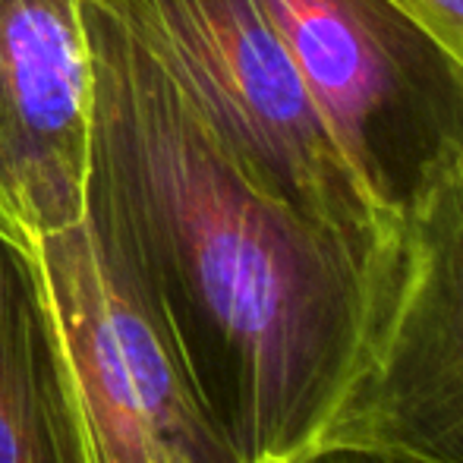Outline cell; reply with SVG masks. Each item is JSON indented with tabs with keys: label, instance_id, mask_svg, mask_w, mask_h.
Segmentation results:
<instances>
[{
	"label": "cell",
	"instance_id": "cell-3",
	"mask_svg": "<svg viewBox=\"0 0 463 463\" xmlns=\"http://www.w3.org/2000/svg\"><path fill=\"white\" fill-rule=\"evenodd\" d=\"M369 199L401 214L463 155V57L403 0H262Z\"/></svg>",
	"mask_w": 463,
	"mask_h": 463
},
{
	"label": "cell",
	"instance_id": "cell-5",
	"mask_svg": "<svg viewBox=\"0 0 463 463\" xmlns=\"http://www.w3.org/2000/svg\"><path fill=\"white\" fill-rule=\"evenodd\" d=\"M325 448L382 463H463V155L401 214L375 341Z\"/></svg>",
	"mask_w": 463,
	"mask_h": 463
},
{
	"label": "cell",
	"instance_id": "cell-6",
	"mask_svg": "<svg viewBox=\"0 0 463 463\" xmlns=\"http://www.w3.org/2000/svg\"><path fill=\"white\" fill-rule=\"evenodd\" d=\"M92 123L86 0H0V233L16 246L86 214Z\"/></svg>",
	"mask_w": 463,
	"mask_h": 463
},
{
	"label": "cell",
	"instance_id": "cell-1",
	"mask_svg": "<svg viewBox=\"0 0 463 463\" xmlns=\"http://www.w3.org/2000/svg\"><path fill=\"white\" fill-rule=\"evenodd\" d=\"M86 25L89 208L240 463L309 460L369 360L397 246L347 237L262 189L92 4Z\"/></svg>",
	"mask_w": 463,
	"mask_h": 463
},
{
	"label": "cell",
	"instance_id": "cell-8",
	"mask_svg": "<svg viewBox=\"0 0 463 463\" xmlns=\"http://www.w3.org/2000/svg\"><path fill=\"white\" fill-rule=\"evenodd\" d=\"M463 57V0H403Z\"/></svg>",
	"mask_w": 463,
	"mask_h": 463
},
{
	"label": "cell",
	"instance_id": "cell-2",
	"mask_svg": "<svg viewBox=\"0 0 463 463\" xmlns=\"http://www.w3.org/2000/svg\"><path fill=\"white\" fill-rule=\"evenodd\" d=\"M110 19L262 189L372 246L401 224L350 171L262 0H86Z\"/></svg>",
	"mask_w": 463,
	"mask_h": 463
},
{
	"label": "cell",
	"instance_id": "cell-9",
	"mask_svg": "<svg viewBox=\"0 0 463 463\" xmlns=\"http://www.w3.org/2000/svg\"><path fill=\"white\" fill-rule=\"evenodd\" d=\"M303 463H382L369 454H360V451H344V448H325V451L312 454L309 460Z\"/></svg>",
	"mask_w": 463,
	"mask_h": 463
},
{
	"label": "cell",
	"instance_id": "cell-7",
	"mask_svg": "<svg viewBox=\"0 0 463 463\" xmlns=\"http://www.w3.org/2000/svg\"><path fill=\"white\" fill-rule=\"evenodd\" d=\"M0 463H98L29 252L0 233Z\"/></svg>",
	"mask_w": 463,
	"mask_h": 463
},
{
	"label": "cell",
	"instance_id": "cell-4",
	"mask_svg": "<svg viewBox=\"0 0 463 463\" xmlns=\"http://www.w3.org/2000/svg\"><path fill=\"white\" fill-rule=\"evenodd\" d=\"M98 463H240L92 208L29 246Z\"/></svg>",
	"mask_w": 463,
	"mask_h": 463
}]
</instances>
